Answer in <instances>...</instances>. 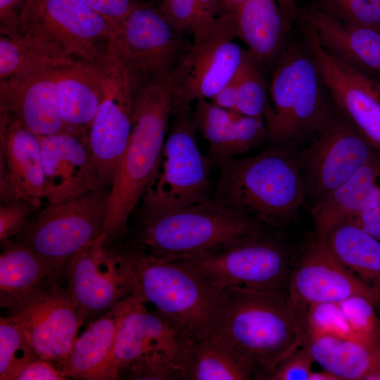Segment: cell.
I'll list each match as a JSON object with an SVG mask.
<instances>
[{"instance_id":"2e32d148","label":"cell","mask_w":380,"mask_h":380,"mask_svg":"<svg viewBox=\"0 0 380 380\" xmlns=\"http://www.w3.org/2000/svg\"><path fill=\"white\" fill-rule=\"evenodd\" d=\"M101 59L105 92L91 123L88 143L102 185L111 186L129 143L138 86L109 46Z\"/></svg>"},{"instance_id":"7a4b0ae2","label":"cell","mask_w":380,"mask_h":380,"mask_svg":"<svg viewBox=\"0 0 380 380\" xmlns=\"http://www.w3.org/2000/svg\"><path fill=\"white\" fill-rule=\"evenodd\" d=\"M274 146L255 156L217 163L213 196L274 229L295 222L305 199L298 155Z\"/></svg>"},{"instance_id":"74e56055","label":"cell","mask_w":380,"mask_h":380,"mask_svg":"<svg viewBox=\"0 0 380 380\" xmlns=\"http://www.w3.org/2000/svg\"><path fill=\"white\" fill-rule=\"evenodd\" d=\"M338 303L355 334L367 343L380 344V313L374 303L355 296Z\"/></svg>"},{"instance_id":"ee69618b","label":"cell","mask_w":380,"mask_h":380,"mask_svg":"<svg viewBox=\"0 0 380 380\" xmlns=\"http://www.w3.org/2000/svg\"><path fill=\"white\" fill-rule=\"evenodd\" d=\"M27 0H0V31H18L20 18Z\"/></svg>"},{"instance_id":"4316f807","label":"cell","mask_w":380,"mask_h":380,"mask_svg":"<svg viewBox=\"0 0 380 380\" xmlns=\"http://www.w3.org/2000/svg\"><path fill=\"white\" fill-rule=\"evenodd\" d=\"M380 160L373 154L348 180L311 207L315 234L325 238L338 224L354 220L380 201Z\"/></svg>"},{"instance_id":"681fc988","label":"cell","mask_w":380,"mask_h":380,"mask_svg":"<svg viewBox=\"0 0 380 380\" xmlns=\"http://www.w3.org/2000/svg\"><path fill=\"white\" fill-rule=\"evenodd\" d=\"M246 0H222L224 13L234 15L238 8Z\"/></svg>"},{"instance_id":"c3c4849f","label":"cell","mask_w":380,"mask_h":380,"mask_svg":"<svg viewBox=\"0 0 380 380\" xmlns=\"http://www.w3.org/2000/svg\"><path fill=\"white\" fill-rule=\"evenodd\" d=\"M308 380H340L333 373L323 369L321 371H312Z\"/></svg>"},{"instance_id":"8992f818","label":"cell","mask_w":380,"mask_h":380,"mask_svg":"<svg viewBox=\"0 0 380 380\" xmlns=\"http://www.w3.org/2000/svg\"><path fill=\"white\" fill-rule=\"evenodd\" d=\"M134 292L122 317L113 354L114 380H185L196 338Z\"/></svg>"},{"instance_id":"603a6c76","label":"cell","mask_w":380,"mask_h":380,"mask_svg":"<svg viewBox=\"0 0 380 380\" xmlns=\"http://www.w3.org/2000/svg\"><path fill=\"white\" fill-rule=\"evenodd\" d=\"M331 54L380 83V30L342 23L317 8L297 13Z\"/></svg>"},{"instance_id":"d590c367","label":"cell","mask_w":380,"mask_h":380,"mask_svg":"<svg viewBox=\"0 0 380 380\" xmlns=\"http://www.w3.org/2000/svg\"><path fill=\"white\" fill-rule=\"evenodd\" d=\"M302 325L303 334L332 336L365 342L351 329L338 303L311 305L302 317Z\"/></svg>"},{"instance_id":"30bf717a","label":"cell","mask_w":380,"mask_h":380,"mask_svg":"<svg viewBox=\"0 0 380 380\" xmlns=\"http://www.w3.org/2000/svg\"><path fill=\"white\" fill-rule=\"evenodd\" d=\"M172 116V127L141 208L174 210L213 196L210 171L215 166L198 148L190 106L173 108Z\"/></svg>"},{"instance_id":"277c9868","label":"cell","mask_w":380,"mask_h":380,"mask_svg":"<svg viewBox=\"0 0 380 380\" xmlns=\"http://www.w3.org/2000/svg\"><path fill=\"white\" fill-rule=\"evenodd\" d=\"M139 213L127 243L165 260L220 251L267 227L213 196L177 209Z\"/></svg>"},{"instance_id":"9c48e42d","label":"cell","mask_w":380,"mask_h":380,"mask_svg":"<svg viewBox=\"0 0 380 380\" xmlns=\"http://www.w3.org/2000/svg\"><path fill=\"white\" fill-rule=\"evenodd\" d=\"M18 32L70 65L99 60L117 30L84 0H27Z\"/></svg>"},{"instance_id":"bcb514c9","label":"cell","mask_w":380,"mask_h":380,"mask_svg":"<svg viewBox=\"0 0 380 380\" xmlns=\"http://www.w3.org/2000/svg\"><path fill=\"white\" fill-rule=\"evenodd\" d=\"M210 100L213 103L220 108L236 112L237 99L234 77Z\"/></svg>"},{"instance_id":"83f0119b","label":"cell","mask_w":380,"mask_h":380,"mask_svg":"<svg viewBox=\"0 0 380 380\" xmlns=\"http://www.w3.org/2000/svg\"><path fill=\"white\" fill-rule=\"evenodd\" d=\"M237 38L264 68L276 65L291 26L275 0H246L235 14Z\"/></svg>"},{"instance_id":"5bb4252c","label":"cell","mask_w":380,"mask_h":380,"mask_svg":"<svg viewBox=\"0 0 380 380\" xmlns=\"http://www.w3.org/2000/svg\"><path fill=\"white\" fill-rule=\"evenodd\" d=\"M160 7L137 3L109 42L138 87L172 75L189 44Z\"/></svg>"},{"instance_id":"8d00e7d4","label":"cell","mask_w":380,"mask_h":380,"mask_svg":"<svg viewBox=\"0 0 380 380\" xmlns=\"http://www.w3.org/2000/svg\"><path fill=\"white\" fill-rule=\"evenodd\" d=\"M319 11L345 23L380 30V0H317Z\"/></svg>"},{"instance_id":"5b68a950","label":"cell","mask_w":380,"mask_h":380,"mask_svg":"<svg viewBox=\"0 0 380 380\" xmlns=\"http://www.w3.org/2000/svg\"><path fill=\"white\" fill-rule=\"evenodd\" d=\"M269 96L265 122L267 139L274 146L309 143L336 111L308 46H286L274 67Z\"/></svg>"},{"instance_id":"ffe728a7","label":"cell","mask_w":380,"mask_h":380,"mask_svg":"<svg viewBox=\"0 0 380 380\" xmlns=\"http://www.w3.org/2000/svg\"><path fill=\"white\" fill-rule=\"evenodd\" d=\"M39 137L44 172V197L49 204L104 186L87 141L68 132Z\"/></svg>"},{"instance_id":"52a82bcc","label":"cell","mask_w":380,"mask_h":380,"mask_svg":"<svg viewBox=\"0 0 380 380\" xmlns=\"http://www.w3.org/2000/svg\"><path fill=\"white\" fill-rule=\"evenodd\" d=\"M106 242L129 264L135 277L134 292L143 303L153 304L196 339L208 334L223 288L179 263L157 258L127 242Z\"/></svg>"},{"instance_id":"60d3db41","label":"cell","mask_w":380,"mask_h":380,"mask_svg":"<svg viewBox=\"0 0 380 380\" xmlns=\"http://www.w3.org/2000/svg\"><path fill=\"white\" fill-rule=\"evenodd\" d=\"M314 360L299 347L284 358L265 380H308Z\"/></svg>"},{"instance_id":"3957f363","label":"cell","mask_w":380,"mask_h":380,"mask_svg":"<svg viewBox=\"0 0 380 380\" xmlns=\"http://www.w3.org/2000/svg\"><path fill=\"white\" fill-rule=\"evenodd\" d=\"M172 110V75L136 90L129 143L106 201L102 232L108 239L120 240L129 232V217L153 176Z\"/></svg>"},{"instance_id":"4fadbf2b","label":"cell","mask_w":380,"mask_h":380,"mask_svg":"<svg viewBox=\"0 0 380 380\" xmlns=\"http://www.w3.org/2000/svg\"><path fill=\"white\" fill-rule=\"evenodd\" d=\"M64 280L55 276L43 279L7 310V316L40 357L61 370L83 325Z\"/></svg>"},{"instance_id":"8fae6325","label":"cell","mask_w":380,"mask_h":380,"mask_svg":"<svg viewBox=\"0 0 380 380\" xmlns=\"http://www.w3.org/2000/svg\"><path fill=\"white\" fill-rule=\"evenodd\" d=\"M105 187L66 201L49 203L27 220L14 241L40 255L56 276L64 278L72 257L103 233L109 193Z\"/></svg>"},{"instance_id":"e0dca14e","label":"cell","mask_w":380,"mask_h":380,"mask_svg":"<svg viewBox=\"0 0 380 380\" xmlns=\"http://www.w3.org/2000/svg\"><path fill=\"white\" fill-rule=\"evenodd\" d=\"M309 144L298 155L305 198L310 196L312 205L352 177L374 154L371 144L336 108Z\"/></svg>"},{"instance_id":"9a60e30c","label":"cell","mask_w":380,"mask_h":380,"mask_svg":"<svg viewBox=\"0 0 380 380\" xmlns=\"http://www.w3.org/2000/svg\"><path fill=\"white\" fill-rule=\"evenodd\" d=\"M98 237L80 248L64 272L67 289L77 306L83 325L134 293L136 281L127 261Z\"/></svg>"},{"instance_id":"f35d334b","label":"cell","mask_w":380,"mask_h":380,"mask_svg":"<svg viewBox=\"0 0 380 380\" xmlns=\"http://www.w3.org/2000/svg\"><path fill=\"white\" fill-rule=\"evenodd\" d=\"M159 7L179 30L191 35L216 18L205 11L198 0H161Z\"/></svg>"},{"instance_id":"816d5d0a","label":"cell","mask_w":380,"mask_h":380,"mask_svg":"<svg viewBox=\"0 0 380 380\" xmlns=\"http://www.w3.org/2000/svg\"><path fill=\"white\" fill-rule=\"evenodd\" d=\"M154 1H160L161 0H154Z\"/></svg>"},{"instance_id":"f6af8a7d","label":"cell","mask_w":380,"mask_h":380,"mask_svg":"<svg viewBox=\"0 0 380 380\" xmlns=\"http://www.w3.org/2000/svg\"><path fill=\"white\" fill-rule=\"evenodd\" d=\"M353 220L380 241V201L362 211Z\"/></svg>"},{"instance_id":"cb8c5ba5","label":"cell","mask_w":380,"mask_h":380,"mask_svg":"<svg viewBox=\"0 0 380 380\" xmlns=\"http://www.w3.org/2000/svg\"><path fill=\"white\" fill-rule=\"evenodd\" d=\"M192 118L209 144L208 157L214 166L259 146L267 139L264 119L224 109L208 99L196 101Z\"/></svg>"},{"instance_id":"7c38bea8","label":"cell","mask_w":380,"mask_h":380,"mask_svg":"<svg viewBox=\"0 0 380 380\" xmlns=\"http://www.w3.org/2000/svg\"><path fill=\"white\" fill-rule=\"evenodd\" d=\"M192 36L172 74L173 108L210 99L236 73L246 51L234 42V14L216 17Z\"/></svg>"},{"instance_id":"d4e9b609","label":"cell","mask_w":380,"mask_h":380,"mask_svg":"<svg viewBox=\"0 0 380 380\" xmlns=\"http://www.w3.org/2000/svg\"><path fill=\"white\" fill-rule=\"evenodd\" d=\"M101 57L94 62L79 61L56 69L60 111L67 132L88 141L91 123L105 92Z\"/></svg>"},{"instance_id":"6da1fadb","label":"cell","mask_w":380,"mask_h":380,"mask_svg":"<svg viewBox=\"0 0 380 380\" xmlns=\"http://www.w3.org/2000/svg\"><path fill=\"white\" fill-rule=\"evenodd\" d=\"M208 334L231 345L265 380L300 347L303 325L286 293L223 288Z\"/></svg>"},{"instance_id":"e575fe53","label":"cell","mask_w":380,"mask_h":380,"mask_svg":"<svg viewBox=\"0 0 380 380\" xmlns=\"http://www.w3.org/2000/svg\"><path fill=\"white\" fill-rule=\"evenodd\" d=\"M41 358L20 329L8 317L0 318V379L14 380L31 362Z\"/></svg>"},{"instance_id":"f907efd6","label":"cell","mask_w":380,"mask_h":380,"mask_svg":"<svg viewBox=\"0 0 380 380\" xmlns=\"http://www.w3.org/2000/svg\"><path fill=\"white\" fill-rule=\"evenodd\" d=\"M365 380H380V357Z\"/></svg>"},{"instance_id":"7402d4cb","label":"cell","mask_w":380,"mask_h":380,"mask_svg":"<svg viewBox=\"0 0 380 380\" xmlns=\"http://www.w3.org/2000/svg\"><path fill=\"white\" fill-rule=\"evenodd\" d=\"M0 165L7 172L15 199L39 208L44 194V172L39 136L0 110Z\"/></svg>"},{"instance_id":"ba28073f","label":"cell","mask_w":380,"mask_h":380,"mask_svg":"<svg viewBox=\"0 0 380 380\" xmlns=\"http://www.w3.org/2000/svg\"><path fill=\"white\" fill-rule=\"evenodd\" d=\"M282 230H265L222 250L170 261L220 288L278 292L286 290L298 254Z\"/></svg>"},{"instance_id":"4dcf8cb0","label":"cell","mask_w":380,"mask_h":380,"mask_svg":"<svg viewBox=\"0 0 380 380\" xmlns=\"http://www.w3.org/2000/svg\"><path fill=\"white\" fill-rule=\"evenodd\" d=\"M253 365L223 339L208 334L194 341L185 380L258 379Z\"/></svg>"},{"instance_id":"d6986e66","label":"cell","mask_w":380,"mask_h":380,"mask_svg":"<svg viewBox=\"0 0 380 380\" xmlns=\"http://www.w3.org/2000/svg\"><path fill=\"white\" fill-rule=\"evenodd\" d=\"M305 42L336 109L380 150V83L328 52L301 25Z\"/></svg>"},{"instance_id":"f546056e","label":"cell","mask_w":380,"mask_h":380,"mask_svg":"<svg viewBox=\"0 0 380 380\" xmlns=\"http://www.w3.org/2000/svg\"><path fill=\"white\" fill-rule=\"evenodd\" d=\"M324 239L335 256L373 290L380 313V241L354 220L338 224Z\"/></svg>"},{"instance_id":"ac0fdd59","label":"cell","mask_w":380,"mask_h":380,"mask_svg":"<svg viewBox=\"0 0 380 380\" xmlns=\"http://www.w3.org/2000/svg\"><path fill=\"white\" fill-rule=\"evenodd\" d=\"M355 296L371 300L379 312L373 290L335 256L324 238L314 234L296 258L286 290L289 304L302 318L311 305L338 303Z\"/></svg>"},{"instance_id":"ab89813d","label":"cell","mask_w":380,"mask_h":380,"mask_svg":"<svg viewBox=\"0 0 380 380\" xmlns=\"http://www.w3.org/2000/svg\"><path fill=\"white\" fill-rule=\"evenodd\" d=\"M39 208L32 203L14 199L0 206V241L11 239L23 229L30 215Z\"/></svg>"},{"instance_id":"7dc6e473","label":"cell","mask_w":380,"mask_h":380,"mask_svg":"<svg viewBox=\"0 0 380 380\" xmlns=\"http://www.w3.org/2000/svg\"><path fill=\"white\" fill-rule=\"evenodd\" d=\"M281 7L289 25L291 27L293 21L296 19L298 9L296 0H279Z\"/></svg>"},{"instance_id":"b9f144b4","label":"cell","mask_w":380,"mask_h":380,"mask_svg":"<svg viewBox=\"0 0 380 380\" xmlns=\"http://www.w3.org/2000/svg\"><path fill=\"white\" fill-rule=\"evenodd\" d=\"M117 31L137 2L134 0H84Z\"/></svg>"},{"instance_id":"1f68e13d","label":"cell","mask_w":380,"mask_h":380,"mask_svg":"<svg viewBox=\"0 0 380 380\" xmlns=\"http://www.w3.org/2000/svg\"><path fill=\"white\" fill-rule=\"evenodd\" d=\"M1 246L0 306L8 310L41 280L57 276L43 257L23 244L8 239Z\"/></svg>"},{"instance_id":"484cf974","label":"cell","mask_w":380,"mask_h":380,"mask_svg":"<svg viewBox=\"0 0 380 380\" xmlns=\"http://www.w3.org/2000/svg\"><path fill=\"white\" fill-rule=\"evenodd\" d=\"M132 295L89 322L77 337L61 369L68 379L114 380L113 354L117 333Z\"/></svg>"},{"instance_id":"f1b7e54d","label":"cell","mask_w":380,"mask_h":380,"mask_svg":"<svg viewBox=\"0 0 380 380\" xmlns=\"http://www.w3.org/2000/svg\"><path fill=\"white\" fill-rule=\"evenodd\" d=\"M300 347L340 380H365L380 357V344L332 336L303 334Z\"/></svg>"},{"instance_id":"7bdbcfd3","label":"cell","mask_w":380,"mask_h":380,"mask_svg":"<svg viewBox=\"0 0 380 380\" xmlns=\"http://www.w3.org/2000/svg\"><path fill=\"white\" fill-rule=\"evenodd\" d=\"M68 379L52 362L39 358L26 365L14 380H64Z\"/></svg>"},{"instance_id":"d6a6232c","label":"cell","mask_w":380,"mask_h":380,"mask_svg":"<svg viewBox=\"0 0 380 380\" xmlns=\"http://www.w3.org/2000/svg\"><path fill=\"white\" fill-rule=\"evenodd\" d=\"M18 31L1 32L0 80L67 65Z\"/></svg>"},{"instance_id":"836d02e7","label":"cell","mask_w":380,"mask_h":380,"mask_svg":"<svg viewBox=\"0 0 380 380\" xmlns=\"http://www.w3.org/2000/svg\"><path fill=\"white\" fill-rule=\"evenodd\" d=\"M264 68L246 50L242 63L234 76L237 99L236 113L265 120L270 103V85Z\"/></svg>"},{"instance_id":"44dd1931","label":"cell","mask_w":380,"mask_h":380,"mask_svg":"<svg viewBox=\"0 0 380 380\" xmlns=\"http://www.w3.org/2000/svg\"><path fill=\"white\" fill-rule=\"evenodd\" d=\"M56 68L17 75L0 82V110L37 136L67 132L58 103Z\"/></svg>"}]
</instances>
